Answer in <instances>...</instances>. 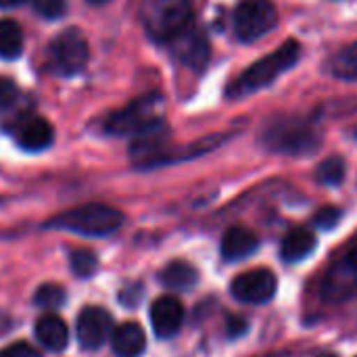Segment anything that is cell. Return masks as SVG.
<instances>
[{"instance_id": "24", "label": "cell", "mask_w": 357, "mask_h": 357, "mask_svg": "<svg viewBox=\"0 0 357 357\" xmlns=\"http://www.w3.org/2000/svg\"><path fill=\"white\" fill-rule=\"evenodd\" d=\"M19 100V88L10 77L0 75V111H8Z\"/></svg>"}, {"instance_id": "18", "label": "cell", "mask_w": 357, "mask_h": 357, "mask_svg": "<svg viewBox=\"0 0 357 357\" xmlns=\"http://www.w3.org/2000/svg\"><path fill=\"white\" fill-rule=\"evenodd\" d=\"M159 280L169 291H188L199 282V272L186 261H172L163 268Z\"/></svg>"}, {"instance_id": "17", "label": "cell", "mask_w": 357, "mask_h": 357, "mask_svg": "<svg viewBox=\"0 0 357 357\" xmlns=\"http://www.w3.org/2000/svg\"><path fill=\"white\" fill-rule=\"evenodd\" d=\"M316 245H318V241H316L312 230H307V228H293L282 238L280 255H282L284 261L297 264V261H303L305 257H310L314 253Z\"/></svg>"}, {"instance_id": "31", "label": "cell", "mask_w": 357, "mask_h": 357, "mask_svg": "<svg viewBox=\"0 0 357 357\" xmlns=\"http://www.w3.org/2000/svg\"><path fill=\"white\" fill-rule=\"evenodd\" d=\"M25 0H0V8H13V6H19Z\"/></svg>"}, {"instance_id": "11", "label": "cell", "mask_w": 357, "mask_h": 357, "mask_svg": "<svg viewBox=\"0 0 357 357\" xmlns=\"http://www.w3.org/2000/svg\"><path fill=\"white\" fill-rule=\"evenodd\" d=\"M172 44L176 48V56L184 65H188L190 69L201 71L207 65V61H209V42H207V38L201 31L188 27Z\"/></svg>"}, {"instance_id": "25", "label": "cell", "mask_w": 357, "mask_h": 357, "mask_svg": "<svg viewBox=\"0 0 357 357\" xmlns=\"http://www.w3.org/2000/svg\"><path fill=\"white\" fill-rule=\"evenodd\" d=\"M31 2L36 13L42 15L44 19H59L67 8L65 0H31Z\"/></svg>"}, {"instance_id": "33", "label": "cell", "mask_w": 357, "mask_h": 357, "mask_svg": "<svg viewBox=\"0 0 357 357\" xmlns=\"http://www.w3.org/2000/svg\"><path fill=\"white\" fill-rule=\"evenodd\" d=\"M322 357H335V356H322Z\"/></svg>"}, {"instance_id": "26", "label": "cell", "mask_w": 357, "mask_h": 357, "mask_svg": "<svg viewBox=\"0 0 357 357\" xmlns=\"http://www.w3.org/2000/svg\"><path fill=\"white\" fill-rule=\"evenodd\" d=\"M341 222V211L337 207H324L314 215V224L322 230H333Z\"/></svg>"}, {"instance_id": "13", "label": "cell", "mask_w": 357, "mask_h": 357, "mask_svg": "<svg viewBox=\"0 0 357 357\" xmlns=\"http://www.w3.org/2000/svg\"><path fill=\"white\" fill-rule=\"evenodd\" d=\"M52 138H54V130L42 117H29L17 130V144L27 153H40L48 149L52 144Z\"/></svg>"}, {"instance_id": "16", "label": "cell", "mask_w": 357, "mask_h": 357, "mask_svg": "<svg viewBox=\"0 0 357 357\" xmlns=\"http://www.w3.org/2000/svg\"><path fill=\"white\" fill-rule=\"evenodd\" d=\"M36 339L48 349V351H63L67 347V341H69V331H67V324L54 316V314H46L42 316L38 322H36Z\"/></svg>"}, {"instance_id": "1", "label": "cell", "mask_w": 357, "mask_h": 357, "mask_svg": "<svg viewBox=\"0 0 357 357\" xmlns=\"http://www.w3.org/2000/svg\"><path fill=\"white\" fill-rule=\"evenodd\" d=\"M140 17L153 40L172 44L192 25V6L190 0H142Z\"/></svg>"}, {"instance_id": "27", "label": "cell", "mask_w": 357, "mask_h": 357, "mask_svg": "<svg viewBox=\"0 0 357 357\" xmlns=\"http://www.w3.org/2000/svg\"><path fill=\"white\" fill-rule=\"evenodd\" d=\"M0 357H40V354H38L31 345H27L25 341H19V343H15V345L4 347V349L0 351Z\"/></svg>"}, {"instance_id": "10", "label": "cell", "mask_w": 357, "mask_h": 357, "mask_svg": "<svg viewBox=\"0 0 357 357\" xmlns=\"http://www.w3.org/2000/svg\"><path fill=\"white\" fill-rule=\"evenodd\" d=\"M182 322H184V307L176 297L165 295L151 305V324H153V333L159 339H172L174 335H178Z\"/></svg>"}, {"instance_id": "2", "label": "cell", "mask_w": 357, "mask_h": 357, "mask_svg": "<svg viewBox=\"0 0 357 357\" xmlns=\"http://www.w3.org/2000/svg\"><path fill=\"white\" fill-rule=\"evenodd\" d=\"M121 224H123V213L119 209L102 203H88L54 215L50 222H46V228L65 230L82 236H107L119 230Z\"/></svg>"}, {"instance_id": "20", "label": "cell", "mask_w": 357, "mask_h": 357, "mask_svg": "<svg viewBox=\"0 0 357 357\" xmlns=\"http://www.w3.org/2000/svg\"><path fill=\"white\" fill-rule=\"evenodd\" d=\"M328 71L335 77H341V79H357V42L349 44L343 50H339L331 59Z\"/></svg>"}, {"instance_id": "32", "label": "cell", "mask_w": 357, "mask_h": 357, "mask_svg": "<svg viewBox=\"0 0 357 357\" xmlns=\"http://www.w3.org/2000/svg\"><path fill=\"white\" fill-rule=\"evenodd\" d=\"M111 0H88V4H107Z\"/></svg>"}, {"instance_id": "22", "label": "cell", "mask_w": 357, "mask_h": 357, "mask_svg": "<svg viewBox=\"0 0 357 357\" xmlns=\"http://www.w3.org/2000/svg\"><path fill=\"white\" fill-rule=\"evenodd\" d=\"M69 264H71V270L77 278H90L96 268H98V259L92 251L88 249H77L71 253L69 257Z\"/></svg>"}, {"instance_id": "19", "label": "cell", "mask_w": 357, "mask_h": 357, "mask_svg": "<svg viewBox=\"0 0 357 357\" xmlns=\"http://www.w3.org/2000/svg\"><path fill=\"white\" fill-rule=\"evenodd\" d=\"M23 50V33L19 23L10 19L0 21V59L13 61Z\"/></svg>"}, {"instance_id": "7", "label": "cell", "mask_w": 357, "mask_h": 357, "mask_svg": "<svg viewBox=\"0 0 357 357\" xmlns=\"http://www.w3.org/2000/svg\"><path fill=\"white\" fill-rule=\"evenodd\" d=\"M276 21V8L270 0H243L234 10V31L241 42L264 38Z\"/></svg>"}, {"instance_id": "5", "label": "cell", "mask_w": 357, "mask_h": 357, "mask_svg": "<svg viewBox=\"0 0 357 357\" xmlns=\"http://www.w3.org/2000/svg\"><path fill=\"white\" fill-rule=\"evenodd\" d=\"M264 144L272 153H287V155H305L318 149L320 134L307 121L287 119L272 123L264 132Z\"/></svg>"}, {"instance_id": "3", "label": "cell", "mask_w": 357, "mask_h": 357, "mask_svg": "<svg viewBox=\"0 0 357 357\" xmlns=\"http://www.w3.org/2000/svg\"><path fill=\"white\" fill-rule=\"evenodd\" d=\"M299 42L297 40H287L282 46H278L272 54L259 59L253 63L228 90L230 98H241L247 94H253L266 86H270L274 79H278L284 71H289L297 59H299Z\"/></svg>"}, {"instance_id": "21", "label": "cell", "mask_w": 357, "mask_h": 357, "mask_svg": "<svg viewBox=\"0 0 357 357\" xmlns=\"http://www.w3.org/2000/svg\"><path fill=\"white\" fill-rule=\"evenodd\" d=\"M316 180L326 186H337L345 180V161L341 157H331L322 161L316 169Z\"/></svg>"}, {"instance_id": "34", "label": "cell", "mask_w": 357, "mask_h": 357, "mask_svg": "<svg viewBox=\"0 0 357 357\" xmlns=\"http://www.w3.org/2000/svg\"><path fill=\"white\" fill-rule=\"evenodd\" d=\"M356 136H357V132H356Z\"/></svg>"}, {"instance_id": "12", "label": "cell", "mask_w": 357, "mask_h": 357, "mask_svg": "<svg viewBox=\"0 0 357 357\" xmlns=\"http://www.w3.org/2000/svg\"><path fill=\"white\" fill-rule=\"evenodd\" d=\"M257 249H259V241L249 228L232 226L226 230L220 251H222V257L226 261L234 264V261H243V259L251 257Z\"/></svg>"}, {"instance_id": "23", "label": "cell", "mask_w": 357, "mask_h": 357, "mask_svg": "<svg viewBox=\"0 0 357 357\" xmlns=\"http://www.w3.org/2000/svg\"><path fill=\"white\" fill-rule=\"evenodd\" d=\"M33 303L42 310H56L65 303V291L59 287V284H42L38 291H36V297H33Z\"/></svg>"}, {"instance_id": "29", "label": "cell", "mask_w": 357, "mask_h": 357, "mask_svg": "<svg viewBox=\"0 0 357 357\" xmlns=\"http://www.w3.org/2000/svg\"><path fill=\"white\" fill-rule=\"evenodd\" d=\"M343 264L349 268V270H354L357 274V236L349 243V247L345 249V255H343Z\"/></svg>"}, {"instance_id": "9", "label": "cell", "mask_w": 357, "mask_h": 357, "mask_svg": "<svg viewBox=\"0 0 357 357\" xmlns=\"http://www.w3.org/2000/svg\"><path fill=\"white\" fill-rule=\"evenodd\" d=\"M113 335V318L102 307H86L77 316V341L82 349L96 351Z\"/></svg>"}, {"instance_id": "14", "label": "cell", "mask_w": 357, "mask_h": 357, "mask_svg": "<svg viewBox=\"0 0 357 357\" xmlns=\"http://www.w3.org/2000/svg\"><path fill=\"white\" fill-rule=\"evenodd\" d=\"M111 347L117 357H140L146 349V335L140 324L123 322L113 328Z\"/></svg>"}, {"instance_id": "4", "label": "cell", "mask_w": 357, "mask_h": 357, "mask_svg": "<svg viewBox=\"0 0 357 357\" xmlns=\"http://www.w3.org/2000/svg\"><path fill=\"white\" fill-rule=\"evenodd\" d=\"M161 107L163 96L161 94H144L136 100H132L128 107L115 111L107 119V132L126 136V134H140L157 123H161Z\"/></svg>"}, {"instance_id": "15", "label": "cell", "mask_w": 357, "mask_h": 357, "mask_svg": "<svg viewBox=\"0 0 357 357\" xmlns=\"http://www.w3.org/2000/svg\"><path fill=\"white\" fill-rule=\"evenodd\" d=\"M357 293V274L354 270H349L343 261L337 264L326 280H324V289H322V295L328 299V301H345L349 297H354Z\"/></svg>"}, {"instance_id": "6", "label": "cell", "mask_w": 357, "mask_h": 357, "mask_svg": "<svg viewBox=\"0 0 357 357\" xmlns=\"http://www.w3.org/2000/svg\"><path fill=\"white\" fill-rule=\"evenodd\" d=\"M90 56V46L82 29L67 27L63 29L48 46V61L52 71L59 75H75L84 71Z\"/></svg>"}, {"instance_id": "28", "label": "cell", "mask_w": 357, "mask_h": 357, "mask_svg": "<svg viewBox=\"0 0 357 357\" xmlns=\"http://www.w3.org/2000/svg\"><path fill=\"white\" fill-rule=\"evenodd\" d=\"M247 333V320L241 316H232L228 318V335L230 337H241Z\"/></svg>"}, {"instance_id": "30", "label": "cell", "mask_w": 357, "mask_h": 357, "mask_svg": "<svg viewBox=\"0 0 357 357\" xmlns=\"http://www.w3.org/2000/svg\"><path fill=\"white\" fill-rule=\"evenodd\" d=\"M8 328H10V318L4 312H0V335H4Z\"/></svg>"}, {"instance_id": "8", "label": "cell", "mask_w": 357, "mask_h": 357, "mask_svg": "<svg viewBox=\"0 0 357 357\" xmlns=\"http://www.w3.org/2000/svg\"><path fill=\"white\" fill-rule=\"evenodd\" d=\"M230 291H232V297L241 303L261 305V303H268L274 299V295L278 291V280L272 270L257 268V270L238 274L232 280Z\"/></svg>"}]
</instances>
